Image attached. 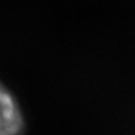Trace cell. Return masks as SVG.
I'll return each instance as SVG.
<instances>
[{
	"label": "cell",
	"instance_id": "cell-1",
	"mask_svg": "<svg viewBox=\"0 0 135 135\" xmlns=\"http://www.w3.org/2000/svg\"><path fill=\"white\" fill-rule=\"evenodd\" d=\"M24 119L14 95L0 83V135H21Z\"/></svg>",
	"mask_w": 135,
	"mask_h": 135
}]
</instances>
